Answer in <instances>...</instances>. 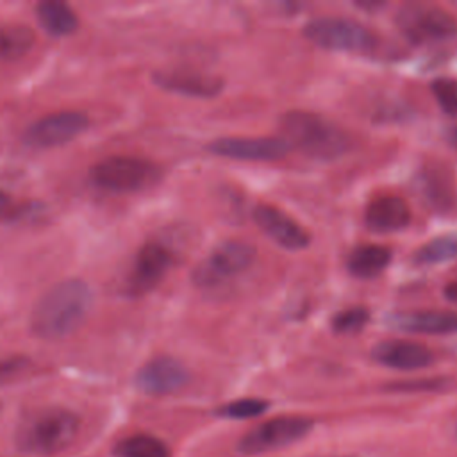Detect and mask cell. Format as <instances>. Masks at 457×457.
<instances>
[{
    "label": "cell",
    "mask_w": 457,
    "mask_h": 457,
    "mask_svg": "<svg viewBox=\"0 0 457 457\" xmlns=\"http://www.w3.org/2000/svg\"><path fill=\"white\" fill-rule=\"evenodd\" d=\"M253 220L259 225V228L282 248L302 250L309 246V232L293 218H289L284 211L273 205H257L253 209Z\"/></svg>",
    "instance_id": "cell-13"
},
{
    "label": "cell",
    "mask_w": 457,
    "mask_h": 457,
    "mask_svg": "<svg viewBox=\"0 0 457 457\" xmlns=\"http://www.w3.org/2000/svg\"><path fill=\"white\" fill-rule=\"evenodd\" d=\"M448 141H450L452 146L457 148V125L452 127V130H450V134H448Z\"/></svg>",
    "instance_id": "cell-29"
},
{
    "label": "cell",
    "mask_w": 457,
    "mask_h": 457,
    "mask_svg": "<svg viewBox=\"0 0 457 457\" xmlns=\"http://www.w3.org/2000/svg\"><path fill=\"white\" fill-rule=\"evenodd\" d=\"M171 262H173V253L166 245L159 241L145 243L137 250L130 264V270L125 280V293L130 296H141L152 291L164 278Z\"/></svg>",
    "instance_id": "cell-10"
},
{
    "label": "cell",
    "mask_w": 457,
    "mask_h": 457,
    "mask_svg": "<svg viewBox=\"0 0 457 457\" xmlns=\"http://www.w3.org/2000/svg\"><path fill=\"white\" fill-rule=\"evenodd\" d=\"M91 305L93 291L84 280L57 282L34 305L30 330L39 339H62L86 321Z\"/></svg>",
    "instance_id": "cell-1"
},
{
    "label": "cell",
    "mask_w": 457,
    "mask_h": 457,
    "mask_svg": "<svg viewBox=\"0 0 457 457\" xmlns=\"http://www.w3.org/2000/svg\"><path fill=\"white\" fill-rule=\"evenodd\" d=\"M303 36L316 46L334 52L366 54L377 46V37L368 27L346 18L311 20L303 27Z\"/></svg>",
    "instance_id": "cell-6"
},
{
    "label": "cell",
    "mask_w": 457,
    "mask_h": 457,
    "mask_svg": "<svg viewBox=\"0 0 457 457\" xmlns=\"http://www.w3.org/2000/svg\"><path fill=\"white\" fill-rule=\"evenodd\" d=\"M420 184L427 202H430L436 209H445L453 200V186L450 182L448 170L439 168L437 164L423 170L420 175Z\"/></svg>",
    "instance_id": "cell-21"
},
{
    "label": "cell",
    "mask_w": 457,
    "mask_h": 457,
    "mask_svg": "<svg viewBox=\"0 0 457 457\" xmlns=\"http://www.w3.org/2000/svg\"><path fill=\"white\" fill-rule=\"evenodd\" d=\"M370 321V311L366 307H350L337 312L332 318V328L339 334L359 332Z\"/></svg>",
    "instance_id": "cell-25"
},
{
    "label": "cell",
    "mask_w": 457,
    "mask_h": 457,
    "mask_svg": "<svg viewBox=\"0 0 457 457\" xmlns=\"http://www.w3.org/2000/svg\"><path fill=\"white\" fill-rule=\"evenodd\" d=\"M154 80L159 87L196 98L216 96L223 89V80L216 75L196 70H168L157 71Z\"/></svg>",
    "instance_id": "cell-14"
},
{
    "label": "cell",
    "mask_w": 457,
    "mask_h": 457,
    "mask_svg": "<svg viewBox=\"0 0 457 457\" xmlns=\"http://www.w3.org/2000/svg\"><path fill=\"white\" fill-rule=\"evenodd\" d=\"M79 427V416L64 407L37 409L20 423L16 445L25 453L54 455L75 441Z\"/></svg>",
    "instance_id": "cell-3"
},
{
    "label": "cell",
    "mask_w": 457,
    "mask_h": 457,
    "mask_svg": "<svg viewBox=\"0 0 457 457\" xmlns=\"http://www.w3.org/2000/svg\"><path fill=\"white\" fill-rule=\"evenodd\" d=\"M118 457H170L168 446L155 436L136 434L118 443Z\"/></svg>",
    "instance_id": "cell-22"
},
{
    "label": "cell",
    "mask_w": 457,
    "mask_h": 457,
    "mask_svg": "<svg viewBox=\"0 0 457 457\" xmlns=\"http://www.w3.org/2000/svg\"><path fill=\"white\" fill-rule=\"evenodd\" d=\"M391 262V250L380 245H361L348 255V271L361 278L382 273Z\"/></svg>",
    "instance_id": "cell-19"
},
{
    "label": "cell",
    "mask_w": 457,
    "mask_h": 457,
    "mask_svg": "<svg viewBox=\"0 0 457 457\" xmlns=\"http://www.w3.org/2000/svg\"><path fill=\"white\" fill-rule=\"evenodd\" d=\"M12 209V198L9 195H5L4 191H0V218L7 216Z\"/></svg>",
    "instance_id": "cell-27"
},
{
    "label": "cell",
    "mask_w": 457,
    "mask_h": 457,
    "mask_svg": "<svg viewBox=\"0 0 457 457\" xmlns=\"http://www.w3.org/2000/svg\"><path fill=\"white\" fill-rule=\"evenodd\" d=\"M439 107L452 116H457V79H436L430 86Z\"/></svg>",
    "instance_id": "cell-26"
},
{
    "label": "cell",
    "mask_w": 457,
    "mask_h": 457,
    "mask_svg": "<svg viewBox=\"0 0 457 457\" xmlns=\"http://www.w3.org/2000/svg\"><path fill=\"white\" fill-rule=\"evenodd\" d=\"M391 325L403 332L414 334H455L457 312L448 311H412L391 318Z\"/></svg>",
    "instance_id": "cell-17"
},
{
    "label": "cell",
    "mask_w": 457,
    "mask_h": 457,
    "mask_svg": "<svg viewBox=\"0 0 457 457\" xmlns=\"http://www.w3.org/2000/svg\"><path fill=\"white\" fill-rule=\"evenodd\" d=\"M36 43L30 27L18 21H0V61H16L29 54Z\"/></svg>",
    "instance_id": "cell-20"
},
{
    "label": "cell",
    "mask_w": 457,
    "mask_h": 457,
    "mask_svg": "<svg viewBox=\"0 0 457 457\" xmlns=\"http://www.w3.org/2000/svg\"><path fill=\"white\" fill-rule=\"evenodd\" d=\"M445 296H446L450 302H457V280L446 284V287H445Z\"/></svg>",
    "instance_id": "cell-28"
},
{
    "label": "cell",
    "mask_w": 457,
    "mask_h": 457,
    "mask_svg": "<svg viewBox=\"0 0 457 457\" xmlns=\"http://www.w3.org/2000/svg\"><path fill=\"white\" fill-rule=\"evenodd\" d=\"M189 380V373L186 366L173 357H154L136 375V386L154 396L171 395L182 389Z\"/></svg>",
    "instance_id": "cell-12"
},
{
    "label": "cell",
    "mask_w": 457,
    "mask_h": 457,
    "mask_svg": "<svg viewBox=\"0 0 457 457\" xmlns=\"http://www.w3.org/2000/svg\"><path fill=\"white\" fill-rule=\"evenodd\" d=\"M364 221L373 232H396L409 225L411 211L400 196H378L368 204Z\"/></svg>",
    "instance_id": "cell-16"
},
{
    "label": "cell",
    "mask_w": 457,
    "mask_h": 457,
    "mask_svg": "<svg viewBox=\"0 0 457 457\" xmlns=\"http://www.w3.org/2000/svg\"><path fill=\"white\" fill-rule=\"evenodd\" d=\"M216 155L237 161H275L282 159L291 148L278 136L259 137H220L209 145Z\"/></svg>",
    "instance_id": "cell-11"
},
{
    "label": "cell",
    "mask_w": 457,
    "mask_h": 457,
    "mask_svg": "<svg viewBox=\"0 0 457 457\" xmlns=\"http://www.w3.org/2000/svg\"><path fill=\"white\" fill-rule=\"evenodd\" d=\"M371 355L378 364L403 371L421 370L434 362V353L427 346L412 341L378 343L373 348Z\"/></svg>",
    "instance_id": "cell-15"
},
{
    "label": "cell",
    "mask_w": 457,
    "mask_h": 457,
    "mask_svg": "<svg viewBox=\"0 0 457 457\" xmlns=\"http://www.w3.org/2000/svg\"><path fill=\"white\" fill-rule=\"evenodd\" d=\"M312 428V421L305 416H278L271 418L250 432L239 441V452L246 455H257L284 448L300 441Z\"/></svg>",
    "instance_id": "cell-7"
},
{
    "label": "cell",
    "mask_w": 457,
    "mask_h": 457,
    "mask_svg": "<svg viewBox=\"0 0 457 457\" xmlns=\"http://www.w3.org/2000/svg\"><path fill=\"white\" fill-rule=\"evenodd\" d=\"M396 23L400 32L412 43L441 41L457 34L455 18L434 5H405L398 11Z\"/></svg>",
    "instance_id": "cell-8"
},
{
    "label": "cell",
    "mask_w": 457,
    "mask_h": 457,
    "mask_svg": "<svg viewBox=\"0 0 457 457\" xmlns=\"http://www.w3.org/2000/svg\"><path fill=\"white\" fill-rule=\"evenodd\" d=\"M328 457H355V455H328Z\"/></svg>",
    "instance_id": "cell-30"
},
{
    "label": "cell",
    "mask_w": 457,
    "mask_h": 457,
    "mask_svg": "<svg viewBox=\"0 0 457 457\" xmlns=\"http://www.w3.org/2000/svg\"><path fill=\"white\" fill-rule=\"evenodd\" d=\"M87 125L89 120L84 112L59 111L29 125L23 134V141L32 148H55L79 137Z\"/></svg>",
    "instance_id": "cell-9"
},
{
    "label": "cell",
    "mask_w": 457,
    "mask_h": 457,
    "mask_svg": "<svg viewBox=\"0 0 457 457\" xmlns=\"http://www.w3.org/2000/svg\"><path fill=\"white\" fill-rule=\"evenodd\" d=\"M36 16L39 25L55 37L70 36L79 27V18L75 11L61 0L39 2L36 7Z\"/></svg>",
    "instance_id": "cell-18"
},
{
    "label": "cell",
    "mask_w": 457,
    "mask_h": 457,
    "mask_svg": "<svg viewBox=\"0 0 457 457\" xmlns=\"http://www.w3.org/2000/svg\"><path fill=\"white\" fill-rule=\"evenodd\" d=\"M457 257V234L439 236L430 239L414 253V262L418 264H439Z\"/></svg>",
    "instance_id": "cell-23"
},
{
    "label": "cell",
    "mask_w": 457,
    "mask_h": 457,
    "mask_svg": "<svg viewBox=\"0 0 457 457\" xmlns=\"http://www.w3.org/2000/svg\"><path fill=\"white\" fill-rule=\"evenodd\" d=\"M282 139L312 159H337L350 148V137L332 121L307 111H289L280 118Z\"/></svg>",
    "instance_id": "cell-2"
},
{
    "label": "cell",
    "mask_w": 457,
    "mask_h": 457,
    "mask_svg": "<svg viewBox=\"0 0 457 457\" xmlns=\"http://www.w3.org/2000/svg\"><path fill=\"white\" fill-rule=\"evenodd\" d=\"M161 170L148 159L134 155H111L89 170V180L109 193H137L152 187Z\"/></svg>",
    "instance_id": "cell-4"
},
{
    "label": "cell",
    "mask_w": 457,
    "mask_h": 457,
    "mask_svg": "<svg viewBox=\"0 0 457 457\" xmlns=\"http://www.w3.org/2000/svg\"><path fill=\"white\" fill-rule=\"evenodd\" d=\"M268 409V402L261 398H239L228 402L218 409V414L230 420H248L262 414Z\"/></svg>",
    "instance_id": "cell-24"
},
{
    "label": "cell",
    "mask_w": 457,
    "mask_h": 457,
    "mask_svg": "<svg viewBox=\"0 0 457 457\" xmlns=\"http://www.w3.org/2000/svg\"><path fill=\"white\" fill-rule=\"evenodd\" d=\"M255 248L243 241H225L212 248L193 270L191 280L200 289H216L241 275L253 262Z\"/></svg>",
    "instance_id": "cell-5"
}]
</instances>
